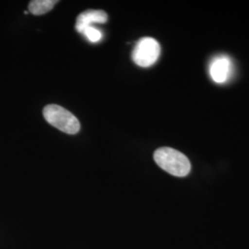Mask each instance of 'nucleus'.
Here are the masks:
<instances>
[{
	"label": "nucleus",
	"mask_w": 249,
	"mask_h": 249,
	"mask_svg": "<svg viewBox=\"0 0 249 249\" xmlns=\"http://www.w3.org/2000/svg\"><path fill=\"white\" fill-rule=\"evenodd\" d=\"M153 158L159 167L172 176L183 178L187 177L191 171V163L187 156L181 151L169 147L156 150Z\"/></svg>",
	"instance_id": "f257e3e1"
},
{
	"label": "nucleus",
	"mask_w": 249,
	"mask_h": 249,
	"mask_svg": "<svg viewBox=\"0 0 249 249\" xmlns=\"http://www.w3.org/2000/svg\"><path fill=\"white\" fill-rule=\"evenodd\" d=\"M45 120L53 127L64 133L75 135L80 129L78 118L64 107L57 105H49L43 111Z\"/></svg>",
	"instance_id": "f03ea898"
},
{
	"label": "nucleus",
	"mask_w": 249,
	"mask_h": 249,
	"mask_svg": "<svg viewBox=\"0 0 249 249\" xmlns=\"http://www.w3.org/2000/svg\"><path fill=\"white\" fill-rule=\"evenodd\" d=\"M160 45L158 41L151 37L140 39L132 51V60L141 68H149L159 59Z\"/></svg>",
	"instance_id": "7ed1b4c3"
},
{
	"label": "nucleus",
	"mask_w": 249,
	"mask_h": 249,
	"mask_svg": "<svg viewBox=\"0 0 249 249\" xmlns=\"http://www.w3.org/2000/svg\"><path fill=\"white\" fill-rule=\"evenodd\" d=\"M210 75L215 83L223 84L228 81L232 74V63L227 55H218L210 64Z\"/></svg>",
	"instance_id": "20e7f679"
},
{
	"label": "nucleus",
	"mask_w": 249,
	"mask_h": 249,
	"mask_svg": "<svg viewBox=\"0 0 249 249\" xmlns=\"http://www.w3.org/2000/svg\"><path fill=\"white\" fill-rule=\"evenodd\" d=\"M108 20V15L104 10H94L89 9L86 11H83L78 16L76 20V31L80 34L88 28L92 26L94 23L105 24Z\"/></svg>",
	"instance_id": "39448f33"
},
{
	"label": "nucleus",
	"mask_w": 249,
	"mask_h": 249,
	"mask_svg": "<svg viewBox=\"0 0 249 249\" xmlns=\"http://www.w3.org/2000/svg\"><path fill=\"white\" fill-rule=\"evenodd\" d=\"M56 3V0H33L29 4V10L36 16L44 15L51 11Z\"/></svg>",
	"instance_id": "423d86ee"
},
{
	"label": "nucleus",
	"mask_w": 249,
	"mask_h": 249,
	"mask_svg": "<svg viewBox=\"0 0 249 249\" xmlns=\"http://www.w3.org/2000/svg\"><path fill=\"white\" fill-rule=\"evenodd\" d=\"M83 36H85L90 43H97L99 41L102 40L103 38V34L101 31H99L97 28L91 26L86 28L82 34Z\"/></svg>",
	"instance_id": "0eeeda50"
}]
</instances>
